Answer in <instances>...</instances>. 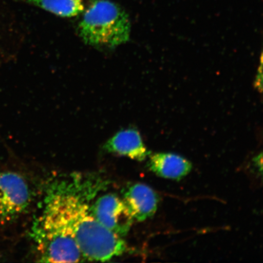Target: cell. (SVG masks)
Masks as SVG:
<instances>
[{
  "label": "cell",
  "instance_id": "52a82bcc",
  "mask_svg": "<svg viewBox=\"0 0 263 263\" xmlns=\"http://www.w3.org/2000/svg\"><path fill=\"white\" fill-rule=\"evenodd\" d=\"M108 153L143 161L150 153L144 146L139 131L128 129L118 132L104 146Z\"/></svg>",
  "mask_w": 263,
  "mask_h": 263
},
{
  "label": "cell",
  "instance_id": "277c9868",
  "mask_svg": "<svg viewBox=\"0 0 263 263\" xmlns=\"http://www.w3.org/2000/svg\"><path fill=\"white\" fill-rule=\"evenodd\" d=\"M31 194L18 174L0 167V225L14 221L28 209Z\"/></svg>",
  "mask_w": 263,
  "mask_h": 263
},
{
  "label": "cell",
  "instance_id": "7a4b0ae2",
  "mask_svg": "<svg viewBox=\"0 0 263 263\" xmlns=\"http://www.w3.org/2000/svg\"><path fill=\"white\" fill-rule=\"evenodd\" d=\"M78 24V34L85 44L114 48L129 40V15L109 0H90Z\"/></svg>",
  "mask_w": 263,
  "mask_h": 263
},
{
  "label": "cell",
  "instance_id": "ba28073f",
  "mask_svg": "<svg viewBox=\"0 0 263 263\" xmlns=\"http://www.w3.org/2000/svg\"><path fill=\"white\" fill-rule=\"evenodd\" d=\"M147 166L157 176L163 178L180 180L192 169L189 160L176 154L156 153L149 156Z\"/></svg>",
  "mask_w": 263,
  "mask_h": 263
},
{
  "label": "cell",
  "instance_id": "6da1fadb",
  "mask_svg": "<svg viewBox=\"0 0 263 263\" xmlns=\"http://www.w3.org/2000/svg\"><path fill=\"white\" fill-rule=\"evenodd\" d=\"M84 185L67 181L54 183L48 190L43 213L74 238L84 258L109 261L126 252V243L95 218L89 201L95 190Z\"/></svg>",
  "mask_w": 263,
  "mask_h": 263
},
{
  "label": "cell",
  "instance_id": "5b68a950",
  "mask_svg": "<svg viewBox=\"0 0 263 263\" xmlns=\"http://www.w3.org/2000/svg\"><path fill=\"white\" fill-rule=\"evenodd\" d=\"M91 209L99 222L121 237L127 234L133 225L134 219L126 203L114 194L99 197Z\"/></svg>",
  "mask_w": 263,
  "mask_h": 263
},
{
  "label": "cell",
  "instance_id": "3957f363",
  "mask_svg": "<svg viewBox=\"0 0 263 263\" xmlns=\"http://www.w3.org/2000/svg\"><path fill=\"white\" fill-rule=\"evenodd\" d=\"M31 236L40 254V261L77 262L84 258L72 236L45 214L33 223Z\"/></svg>",
  "mask_w": 263,
  "mask_h": 263
},
{
  "label": "cell",
  "instance_id": "8992f818",
  "mask_svg": "<svg viewBox=\"0 0 263 263\" xmlns=\"http://www.w3.org/2000/svg\"><path fill=\"white\" fill-rule=\"evenodd\" d=\"M123 200L134 219L142 222L156 213L159 197L149 186L136 183L124 191Z\"/></svg>",
  "mask_w": 263,
  "mask_h": 263
},
{
  "label": "cell",
  "instance_id": "9c48e42d",
  "mask_svg": "<svg viewBox=\"0 0 263 263\" xmlns=\"http://www.w3.org/2000/svg\"><path fill=\"white\" fill-rule=\"evenodd\" d=\"M28 3L62 17L82 14L90 0H16Z\"/></svg>",
  "mask_w": 263,
  "mask_h": 263
}]
</instances>
